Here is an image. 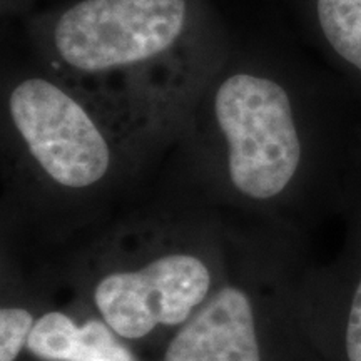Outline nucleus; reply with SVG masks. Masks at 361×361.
Instances as JSON below:
<instances>
[{
  "instance_id": "obj_7",
  "label": "nucleus",
  "mask_w": 361,
  "mask_h": 361,
  "mask_svg": "<svg viewBox=\"0 0 361 361\" xmlns=\"http://www.w3.org/2000/svg\"><path fill=\"white\" fill-rule=\"evenodd\" d=\"M314 12L333 52L361 74V0H316Z\"/></svg>"
},
{
  "instance_id": "obj_3",
  "label": "nucleus",
  "mask_w": 361,
  "mask_h": 361,
  "mask_svg": "<svg viewBox=\"0 0 361 361\" xmlns=\"http://www.w3.org/2000/svg\"><path fill=\"white\" fill-rule=\"evenodd\" d=\"M4 114L34 164L66 189L94 188L109 174L114 162L111 123H144L40 66L7 80Z\"/></svg>"
},
{
  "instance_id": "obj_1",
  "label": "nucleus",
  "mask_w": 361,
  "mask_h": 361,
  "mask_svg": "<svg viewBox=\"0 0 361 361\" xmlns=\"http://www.w3.org/2000/svg\"><path fill=\"white\" fill-rule=\"evenodd\" d=\"M30 40L45 71L154 126L188 116L226 52L206 0H72Z\"/></svg>"
},
{
  "instance_id": "obj_9",
  "label": "nucleus",
  "mask_w": 361,
  "mask_h": 361,
  "mask_svg": "<svg viewBox=\"0 0 361 361\" xmlns=\"http://www.w3.org/2000/svg\"><path fill=\"white\" fill-rule=\"evenodd\" d=\"M343 350L346 361H361V276L351 293L348 313H346Z\"/></svg>"
},
{
  "instance_id": "obj_6",
  "label": "nucleus",
  "mask_w": 361,
  "mask_h": 361,
  "mask_svg": "<svg viewBox=\"0 0 361 361\" xmlns=\"http://www.w3.org/2000/svg\"><path fill=\"white\" fill-rule=\"evenodd\" d=\"M27 348L47 361H134L129 350L112 336L107 323L89 322L78 326L59 311L35 322Z\"/></svg>"
},
{
  "instance_id": "obj_8",
  "label": "nucleus",
  "mask_w": 361,
  "mask_h": 361,
  "mask_svg": "<svg viewBox=\"0 0 361 361\" xmlns=\"http://www.w3.org/2000/svg\"><path fill=\"white\" fill-rule=\"evenodd\" d=\"M34 324L32 314L24 308L0 310V361H16Z\"/></svg>"
},
{
  "instance_id": "obj_4",
  "label": "nucleus",
  "mask_w": 361,
  "mask_h": 361,
  "mask_svg": "<svg viewBox=\"0 0 361 361\" xmlns=\"http://www.w3.org/2000/svg\"><path fill=\"white\" fill-rule=\"evenodd\" d=\"M211 274L200 258L169 255L137 271H117L99 281L94 301L116 335L137 340L157 324L186 323L206 301Z\"/></svg>"
},
{
  "instance_id": "obj_5",
  "label": "nucleus",
  "mask_w": 361,
  "mask_h": 361,
  "mask_svg": "<svg viewBox=\"0 0 361 361\" xmlns=\"http://www.w3.org/2000/svg\"><path fill=\"white\" fill-rule=\"evenodd\" d=\"M164 361H261L255 313L245 291L226 286L183 323Z\"/></svg>"
},
{
  "instance_id": "obj_2",
  "label": "nucleus",
  "mask_w": 361,
  "mask_h": 361,
  "mask_svg": "<svg viewBox=\"0 0 361 361\" xmlns=\"http://www.w3.org/2000/svg\"><path fill=\"white\" fill-rule=\"evenodd\" d=\"M189 114L219 135L229 183L247 200H276L300 174L303 137L295 99L261 59L226 49Z\"/></svg>"
}]
</instances>
